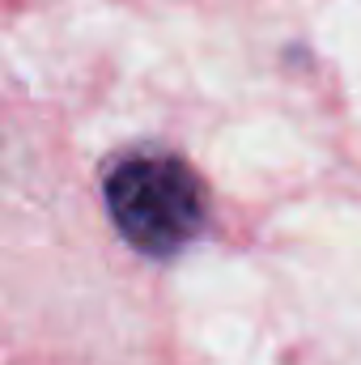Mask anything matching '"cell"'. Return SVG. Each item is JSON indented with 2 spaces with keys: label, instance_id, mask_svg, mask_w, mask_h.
Returning a JSON list of instances; mask_svg holds the SVG:
<instances>
[{
  "label": "cell",
  "instance_id": "cell-1",
  "mask_svg": "<svg viewBox=\"0 0 361 365\" xmlns=\"http://www.w3.org/2000/svg\"><path fill=\"white\" fill-rule=\"evenodd\" d=\"M115 230L149 259L183 255L208 225V200L195 170L166 149H132L102 175Z\"/></svg>",
  "mask_w": 361,
  "mask_h": 365
}]
</instances>
